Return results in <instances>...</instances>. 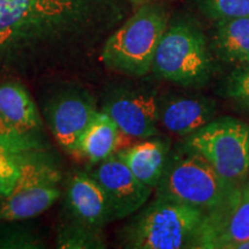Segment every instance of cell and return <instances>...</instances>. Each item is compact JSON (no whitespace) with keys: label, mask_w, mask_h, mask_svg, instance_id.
Returning a JSON list of instances; mask_svg holds the SVG:
<instances>
[{"label":"cell","mask_w":249,"mask_h":249,"mask_svg":"<svg viewBox=\"0 0 249 249\" xmlns=\"http://www.w3.org/2000/svg\"><path fill=\"white\" fill-rule=\"evenodd\" d=\"M242 192H244L245 195L249 196V180L247 181V183H246V185L242 187Z\"/></svg>","instance_id":"d4e9b609"},{"label":"cell","mask_w":249,"mask_h":249,"mask_svg":"<svg viewBox=\"0 0 249 249\" xmlns=\"http://www.w3.org/2000/svg\"><path fill=\"white\" fill-rule=\"evenodd\" d=\"M249 239V196L238 187L230 197L205 213L196 249H236Z\"/></svg>","instance_id":"8fae6325"},{"label":"cell","mask_w":249,"mask_h":249,"mask_svg":"<svg viewBox=\"0 0 249 249\" xmlns=\"http://www.w3.org/2000/svg\"><path fill=\"white\" fill-rule=\"evenodd\" d=\"M211 48L226 64L249 65V17L218 21Z\"/></svg>","instance_id":"e0dca14e"},{"label":"cell","mask_w":249,"mask_h":249,"mask_svg":"<svg viewBox=\"0 0 249 249\" xmlns=\"http://www.w3.org/2000/svg\"><path fill=\"white\" fill-rule=\"evenodd\" d=\"M96 0H0V71L61 70L95 22Z\"/></svg>","instance_id":"6da1fadb"},{"label":"cell","mask_w":249,"mask_h":249,"mask_svg":"<svg viewBox=\"0 0 249 249\" xmlns=\"http://www.w3.org/2000/svg\"><path fill=\"white\" fill-rule=\"evenodd\" d=\"M0 148L18 155L50 150L44 119L17 80L0 82Z\"/></svg>","instance_id":"ba28073f"},{"label":"cell","mask_w":249,"mask_h":249,"mask_svg":"<svg viewBox=\"0 0 249 249\" xmlns=\"http://www.w3.org/2000/svg\"><path fill=\"white\" fill-rule=\"evenodd\" d=\"M223 95L249 107V70H238L223 83Z\"/></svg>","instance_id":"7402d4cb"},{"label":"cell","mask_w":249,"mask_h":249,"mask_svg":"<svg viewBox=\"0 0 249 249\" xmlns=\"http://www.w3.org/2000/svg\"><path fill=\"white\" fill-rule=\"evenodd\" d=\"M151 1H154V0H129L130 4H133L134 6H138V7H141L143 5L150 4Z\"/></svg>","instance_id":"603a6c76"},{"label":"cell","mask_w":249,"mask_h":249,"mask_svg":"<svg viewBox=\"0 0 249 249\" xmlns=\"http://www.w3.org/2000/svg\"><path fill=\"white\" fill-rule=\"evenodd\" d=\"M126 139L132 138L121 133L105 112L97 110L81 135L73 156L92 166L124 149Z\"/></svg>","instance_id":"9a60e30c"},{"label":"cell","mask_w":249,"mask_h":249,"mask_svg":"<svg viewBox=\"0 0 249 249\" xmlns=\"http://www.w3.org/2000/svg\"><path fill=\"white\" fill-rule=\"evenodd\" d=\"M236 249H249V239H248L247 241L242 242L241 245H239V247L236 248Z\"/></svg>","instance_id":"cb8c5ba5"},{"label":"cell","mask_w":249,"mask_h":249,"mask_svg":"<svg viewBox=\"0 0 249 249\" xmlns=\"http://www.w3.org/2000/svg\"><path fill=\"white\" fill-rule=\"evenodd\" d=\"M62 194L60 220L101 231L114 220L107 195L87 170L70 174Z\"/></svg>","instance_id":"4fadbf2b"},{"label":"cell","mask_w":249,"mask_h":249,"mask_svg":"<svg viewBox=\"0 0 249 249\" xmlns=\"http://www.w3.org/2000/svg\"><path fill=\"white\" fill-rule=\"evenodd\" d=\"M238 187L226 181L203 155L182 141L170 150L155 189L156 196L207 213L227 200Z\"/></svg>","instance_id":"3957f363"},{"label":"cell","mask_w":249,"mask_h":249,"mask_svg":"<svg viewBox=\"0 0 249 249\" xmlns=\"http://www.w3.org/2000/svg\"><path fill=\"white\" fill-rule=\"evenodd\" d=\"M55 247L59 249H99L105 248V241L101 230L59 219L55 231Z\"/></svg>","instance_id":"d6986e66"},{"label":"cell","mask_w":249,"mask_h":249,"mask_svg":"<svg viewBox=\"0 0 249 249\" xmlns=\"http://www.w3.org/2000/svg\"><path fill=\"white\" fill-rule=\"evenodd\" d=\"M216 112V102L205 96L160 97V124L169 132L186 138L213 120Z\"/></svg>","instance_id":"5bb4252c"},{"label":"cell","mask_w":249,"mask_h":249,"mask_svg":"<svg viewBox=\"0 0 249 249\" xmlns=\"http://www.w3.org/2000/svg\"><path fill=\"white\" fill-rule=\"evenodd\" d=\"M166 29L167 14L163 9L151 4L141 6L107 38L102 51L103 64L126 76L147 75Z\"/></svg>","instance_id":"277c9868"},{"label":"cell","mask_w":249,"mask_h":249,"mask_svg":"<svg viewBox=\"0 0 249 249\" xmlns=\"http://www.w3.org/2000/svg\"><path fill=\"white\" fill-rule=\"evenodd\" d=\"M213 58L203 33L188 22L167 27L156 51L152 71L182 87L204 86L213 75Z\"/></svg>","instance_id":"5b68a950"},{"label":"cell","mask_w":249,"mask_h":249,"mask_svg":"<svg viewBox=\"0 0 249 249\" xmlns=\"http://www.w3.org/2000/svg\"><path fill=\"white\" fill-rule=\"evenodd\" d=\"M62 174L50 150L28 155L13 187L0 202V220L33 219L62 195Z\"/></svg>","instance_id":"8992f818"},{"label":"cell","mask_w":249,"mask_h":249,"mask_svg":"<svg viewBox=\"0 0 249 249\" xmlns=\"http://www.w3.org/2000/svg\"><path fill=\"white\" fill-rule=\"evenodd\" d=\"M87 171L104 191L114 220L133 216L150 198L151 187L140 181L117 154Z\"/></svg>","instance_id":"7c38bea8"},{"label":"cell","mask_w":249,"mask_h":249,"mask_svg":"<svg viewBox=\"0 0 249 249\" xmlns=\"http://www.w3.org/2000/svg\"><path fill=\"white\" fill-rule=\"evenodd\" d=\"M27 220H0V249H43L46 241Z\"/></svg>","instance_id":"ac0fdd59"},{"label":"cell","mask_w":249,"mask_h":249,"mask_svg":"<svg viewBox=\"0 0 249 249\" xmlns=\"http://www.w3.org/2000/svg\"><path fill=\"white\" fill-rule=\"evenodd\" d=\"M170 150V140L155 135L116 154L140 181L155 189L163 174Z\"/></svg>","instance_id":"2e32d148"},{"label":"cell","mask_w":249,"mask_h":249,"mask_svg":"<svg viewBox=\"0 0 249 249\" xmlns=\"http://www.w3.org/2000/svg\"><path fill=\"white\" fill-rule=\"evenodd\" d=\"M205 17L211 20L249 17V0H196Z\"/></svg>","instance_id":"ffe728a7"},{"label":"cell","mask_w":249,"mask_h":249,"mask_svg":"<svg viewBox=\"0 0 249 249\" xmlns=\"http://www.w3.org/2000/svg\"><path fill=\"white\" fill-rule=\"evenodd\" d=\"M97 110L95 98L88 90L64 87L44 104V123L59 147L73 156L81 135Z\"/></svg>","instance_id":"30bf717a"},{"label":"cell","mask_w":249,"mask_h":249,"mask_svg":"<svg viewBox=\"0 0 249 249\" xmlns=\"http://www.w3.org/2000/svg\"><path fill=\"white\" fill-rule=\"evenodd\" d=\"M183 142L209 160L226 181L234 186L249 173V124L231 117L211 120Z\"/></svg>","instance_id":"52a82bcc"},{"label":"cell","mask_w":249,"mask_h":249,"mask_svg":"<svg viewBox=\"0 0 249 249\" xmlns=\"http://www.w3.org/2000/svg\"><path fill=\"white\" fill-rule=\"evenodd\" d=\"M30 155V154H28ZM28 155H18L0 148V202L8 194Z\"/></svg>","instance_id":"44dd1931"},{"label":"cell","mask_w":249,"mask_h":249,"mask_svg":"<svg viewBox=\"0 0 249 249\" xmlns=\"http://www.w3.org/2000/svg\"><path fill=\"white\" fill-rule=\"evenodd\" d=\"M160 104V93L151 87L121 85L105 93L101 111L124 135L143 140L158 134Z\"/></svg>","instance_id":"9c48e42d"},{"label":"cell","mask_w":249,"mask_h":249,"mask_svg":"<svg viewBox=\"0 0 249 249\" xmlns=\"http://www.w3.org/2000/svg\"><path fill=\"white\" fill-rule=\"evenodd\" d=\"M205 211L156 196L144 204L121 232V245L129 249H196Z\"/></svg>","instance_id":"7a4b0ae2"}]
</instances>
